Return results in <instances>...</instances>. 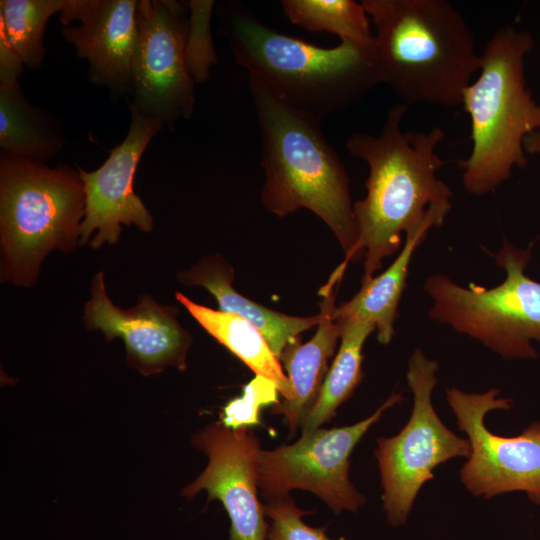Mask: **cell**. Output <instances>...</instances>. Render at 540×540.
<instances>
[{
    "label": "cell",
    "mask_w": 540,
    "mask_h": 540,
    "mask_svg": "<svg viewBox=\"0 0 540 540\" xmlns=\"http://www.w3.org/2000/svg\"><path fill=\"white\" fill-rule=\"evenodd\" d=\"M219 34L235 62L280 100L320 121L380 84L374 45L323 48L265 25L236 2L218 6Z\"/></svg>",
    "instance_id": "7a4b0ae2"
},
{
    "label": "cell",
    "mask_w": 540,
    "mask_h": 540,
    "mask_svg": "<svg viewBox=\"0 0 540 540\" xmlns=\"http://www.w3.org/2000/svg\"><path fill=\"white\" fill-rule=\"evenodd\" d=\"M282 10L291 23L310 32L335 34L340 41L374 45L369 16L353 0H283Z\"/></svg>",
    "instance_id": "7402d4cb"
},
{
    "label": "cell",
    "mask_w": 540,
    "mask_h": 540,
    "mask_svg": "<svg viewBox=\"0 0 540 540\" xmlns=\"http://www.w3.org/2000/svg\"><path fill=\"white\" fill-rule=\"evenodd\" d=\"M177 280L186 286H202L217 300L221 311L236 314L264 335L280 361L284 348L297 340L302 332L318 325L320 315L297 317L283 314L252 301L233 287L234 270L219 254L201 258L189 269L179 271Z\"/></svg>",
    "instance_id": "e0dca14e"
},
{
    "label": "cell",
    "mask_w": 540,
    "mask_h": 540,
    "mask_svg": "<svg viewBox=\"0 0 540 540\" xmlns=\"http://www.w3.org/2000/svg\"><path fill=\"white\" fill-rule=\"evenodd\" d=\"M186 7L174 0H140L130 102L142 114L172 127L189 119L194 80L185 63Z\"/></svg>",
    "instance_id": "8fae6325"
},
{
    "label": "cell",
    "mask_w": 540,
    "mask_h": 540,
    "mask_svg": "<svg viewBox=\"0 0 540 540\" xmlns=\"http://www.w3.org/2000/svg\"><path fill=\"white\" fill-rule=\"evenodd\" d=\"M84 215L85 192L79 170L64 165L51 168L2 150V282L33 286L48 254L76 248Z\"/></svg>",
    "instance_id": "8992f818"
},
{
    "label": "cell",
    "mask_w": 540,
    "mask_h": 540,
    "mask_svg": "<svg viewBox=\"0 0 540 540\" xmlns=\"http://www.w3.org/2000/svg\"><path fill=\"white\" fill-rule=\"evenodd\" d=\"M189 18L185 43V63L188 72L197 83L205 82L210 68L217 62L210 30L213 0L187 2Z\"/></svg>",
    "instance_id": "cb8c5ba5"
},
{
    "label": "cell",
    "mask_w": 540,
    "mask_h": 540,
    "mask_svg": "<svg viewBox=\"0 0 540 540\" xmlns=\"http://www.w3.org/2000/svg\"><path fill=\"white\" fill-rule=\"evenodd\" d=\"M494 259L506 277L492 288L464 287L444 274L429 276L423 284L432 300L428 316L504 359H534L538 354L531 343L540 344V283L525 274L530 250L503 239Z\"/></svg>",
    "instance_id": "52a82bcc"
},
{
    "label": "cell",
    "mask_w": 540,
    "mask_h": 540,
    "mask_svg": "<svg viewBox=\"0 0 540 540\" xmlns=\"http://www.w3.org/2000/svg\"><path fill=\"white\" fill-rule=\"evenodd\" d=\"M337 322L341 326V345L315 403L300 424L302 433L328 422L337 408L351 397L362 377L363 345L376 330L375 326L359 320Z\"/></svg>",
    "instance_id": "44dd1931"
},
{
    "label": "cell",
    "mask_w": 540,
    "mask_h": 540,
    "mask_svg": "<svg viewBox=\"0 0 540 540\" xmlns=\"http://www.w3.org/2000/svg\"><path fill=\"white\" fill-rule=\"evenodd\" d=\"M248 87L261 139L264 206L279 217L310 210L337 238L343 263L360 261L350 179L322 121L283 102L253 77Z\"/></svg>",
    "instance_id": "3957f363"
},
{
    "label": "cell",
    "mask_w": 540,
    "mask_h": 540,
    "mask_svg": "<svg viewBox=\"0 0 540 540\" xmlns=\"http://www.w3.org/2000/svg\"><path fill=\"white\" fill-rule=\"evenodd\" d=\"M175 297L204 330L241 359L255 375L273 381L284 400L290 398L289 379L257 327L236 314L197 304L180 292H176Z\"/></svg>",
    "instance_id": "d6986e66"
},
{
    "label": "cell",
    "mask_w": 540,
    "mask_h": 540,
    "mask_svg": "<svg viewBox=\"0 0 540 540\" xmlns=\"http://www.w3.org/2000/svg\"><path fill=\"white\" fill-rule=\"evenodd\" d=\"M343 273L335 271L319 290L320 322L314 336L306 343L300 340L288 344L280 357L288 373L291 396L272 406L271 412L283 415L294 434L315 403L328 372V360L333 355L341 326L333 317L335 298Z\"/></svg>",
    "instance_id": "2e32d148"
},
{
    "label": "cell",
    "mask_w": 540,
    "mask_h": 540,
    "mask_svg": "<svg viewBox=\"0 0 540 540\" xmlns=\"http://www.w3.org/2000/svg\"><path fill=\"white\" fill-rule=\"evenodd\" d=\"M193 441L209 462L182 495L192 498L206 490L208 501L220 500L231 522L230 540H267L269 525L257 497L258 437L250 427L230 429L218 422L197 433Z\"/></svg>",
    "instance_id": "5bb4252c"
},
{
    "label": "cell",
    "mask_w": 540,
    "mask_h": 540,
    "mask_svg": "<svg viewBox=\"0 0 540 540\" xmlns=\"http://www.w3.org/2000/svg\"><path fill=\"white\" fill-rule=\"evenodd\" d=\"M497 389L466 393L456 387L446 390L449 406L459 429L471 445L468 461L460 471L461 481L475 496L491 498L523 491L540 505V422H533L512 437L493 434L484 419L493 410L511 408V399L500 398Z\"/></svg>",
    "instance_id": "30bf717a"
},
{
    "label": "cell",
    "mask_w": 540,
    "mask_h": 540,
    "mask_svg": "<svg viewBox=\"0 0 540 540\" xmlns=\"http://www.w3.org/2000/svg\"><path fill=\"white\" fill-rule=\"evenodd\" d=\"M438 364L415 349L408 363L407 383L413 409L404 428L390 438H378L375 456L383 488V508L393 527L403 525L420 488L433 479L438 465L455 457H469V440L457 436L438 417L432 392Z\"/></svg>",
    "instance_id": "ba28073f"
},
{
    "label": "cell",
    "mask_w": 540,
    "mask_h": 540,
    "mask_svg": "<svg viewBox=\"0 0 540 540\" xmlns=\"http://www.w3.org/2000/svg\"><path fill=\"white\" fill-rule=\"evenodd\" d=\"M135 0H66L62 35L89 62V79L114 93L132 91L137 39Z\"/></svg>",
    "instance_id": "9a60e30c"
},
{
    "label": "cell",
    "mask_w": 540,
    "mask_h": 540,
    "mask_svg": "<svg viewBox=\"0 0 540 540\" xmlns=\"http://www.w3.org/2000/svg\"><path fill=\"white\" fill-rule=\"evenodd\" d=\"M408 108L394 104L379 135L355 132L346 142L348 152L369 166L366 196L353 204L362 280L372 278L383 260L403 246V235L434 216L446 217L451 209L453 193L436 176L444 165L436 147L445 133L440 127L402 130Z\"/></svg>",
    "instance_id": "6da1fadb"
},
{
    "label": "cell",
    "mask_w": 540,
    "mask_h": 540,
    "mask_svg": "<svg viewBox=\"0 0 540 540\" xmlns=\"http://www.w3.org/2000/svg\"><path fill=\"white\" fill-rule=\"evenodd\" d=\"M82 319L89 331H100L107 341L121 338L129 366L143 375L168 366L186 368L192 337L178 321V308L160 304L148 294L139 295L135 306L120 308L107 294L103 271L91 280Z\"/></svg>",
    "instance_id": "4fadbf2b"
},
{
    "label": "cell",
    "mask_w": 540,
    "mask_h": 540,
    "mask_svg": "<svg viewBox=\"0 0 540 540\" xmlns=\"http://www.w3.org/2000/svg\"><path fill=\"white\" fill-rule=\"evenodd\" d=\"M533 47L529 32L512 26L498 29L480 54L479 76L463 93L472 149L459 166L463 186L474 196L491 193L510 178L514 167L527 165L524 139L540 131V104L524 75L525 56Z\"/></svg>",
    "instance_id": "5b68a950"
},
{
    "label": "cell",
    "mask_w": 540,
    "mask_h": 540,
    "mask_svg": "<svg viewBox=\"0 0 540 540\" xmlns=\"http://www.w3.org/2000/svg\"><path fill=\"white\" fill-rule=\"evenodd\" d=\"M376 28L374 51L380 83L399 103L462 104L480 70L472 31L445 0H362Z\"/></svg>",
    "instance_id": "277c9868"
},
{
    "label": "cell",
    "mask_w": 540,
    "mask_h": 540,
    "mask_svg": "<svg viewBox=\"0 0 540 540\" xmlns=\"http://www.w3.org/2000/svg\"><path fill=\"white\" fill-rule=\"evenodd\" d=\"M445 218L434 216L406 233L405 242L392 264L380 275L362 280L360 290L349 301L335 307L334 319L369 322L375 326L378 341L388 344L394 335V322L412 257L428 232L441 226Z\"/></svg>",
    "instance_id": "ac0fdd59"
},
{
    "label": "cell",
    "mask_w": 540,
    "mask_h": 540,
    "mask_svg": "<svg viewBox=\"0 0 540 540\" xmlns=\"http://www.w3.org/2000/svg\"><path fill=\"white\" fill-rule=\"evenodd\" d=\"M402 399L392 394L372 415L350 426L315 429L298 441L273 450H260L257 483L267 500L288 496L295 489L318 496L338 514L356 512L365 503L349 480V458L357 443L384 411Z\"/></svg>",
    "instance_id": "9c48e42d"
},
{
    "label": "cell",
    "mask_w": 540,
    "mask_h": 540,
    "mask_svg": "<svg viewBox=\"0 0 540 540\" xmlns=\"http://www.w3.org/2000/svg\"><path fill=\"white\" fill-rule=\"evenodd\" d=\"M66 0H2L0 25L24 65L39 69L45 56L44 34L49 18Z\"/></svg>",
    "instance_id": "603a6c76"
},
{
    "label": "cell",
    "mask_w": 540,
    "mask_h": 540,
    "mask_svg": "<svg viewBox=\"0 0 540 540\" xmlns=\"http://www.w3.org/2000/svg\"><path fill=\"white\" fill-rule=\"evenodd\" d=\"M263 508L270 519L267 540H330L324 528L304 523L302 517L311 512L299 509L290 496L268 500Z\"/></svg>",
    "instance_id": "484cf974"
},
{
    "label": "cell",
    "mask_w": 540,
    "mask_h": 540,
    "mask_svg": "<svg viewBox=\"0 0 540 540\" xmlns=\"http://www.w3.org/2000/svg\"><path fill=\"white\" fill-rule=\"evenodd\" d=\"M64 138L51 121L26 101L20 85L0 86V146L15 156L44 162L62 148Z\"/></svg>",
    "instance_id": "ffe728a7"
},
{
    "label": "cell",
    "mask_w": 540,
    "mask_h": 540,
    "mask_svg": "<svg viewBox=\"0 0 540 540\" xmlns=\"http://www.w3.org/2000/svg\"><path fill=\"white\" fill-rule=\"evenodd\" d=\"M278 387L270 379L255 375L243 387L242 395L230 400L220 415L221 423L230 429L259 425L260 412L264 407L278 404Z\"/></svg>",
    "instance_id": "d4e9b609"
},
{
    "label": "cell",
    "mask_w": 540,
    "mask_h": 540,
    "mask_svg": "<svg viewBox=\"0 0 540 540\" xmlns=\"http://www.w3.org/2000/svg\"><path fill=\"white\" fill-rule=\"evenodd\" d=\"M131 123L125 139L115 146L106 161L96 170L87 172L78 167L85 192V215L81 224L79 244L88 242L99 249L104 243L114 245L121 233V224L135 225L140 231L153 229V217L134 192V176L138 163L152 138L162 129L163 122L140 113L127 99Z\"/></svg>",
    "instance_id": "7c38bea8"
},
{
    "label": "cell",
    "mask_w": 540,
    "mask_h": 540,
    "mask_svg": "<svg viewBox=\"0 0 540 540\" xmlns=\"http://www.w3.org/2000/svg\"><path fill=\"white\" fill-rule=\"evenodd\" d=\"M23 73V62L0 25V86H15Z\"/></svg>",
    "instance_id": "4316f807"
},
{
    "label": "cell",
    "mask_w": 540,
    "mask_h": 540,
    "mask_svg": "<svg viewBox=\"0 0 540 540\" xmlns=\"http://www.w3.org/2000/svg\"><path fill=\"white\" fill-rule=\"evenodd\" d=\"M525 152L540 155V131L529 134L523 142Z\"/></svg>",
    "instance_id": "83f0119b"
}]
</instances>
